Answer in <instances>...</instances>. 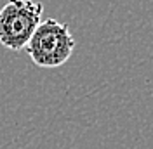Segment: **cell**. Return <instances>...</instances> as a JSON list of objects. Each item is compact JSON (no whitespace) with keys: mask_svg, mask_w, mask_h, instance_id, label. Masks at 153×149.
Returning <instances> with one entry per match:
<instances>
[{"mask_svg":"<svg viewBox=\"0 0 153 149\" xmlns=\"http://www.w3.org/2000/svg\"><path fill=\"white\" fill-rule=\"evenodd\" d=\"M44 5L35 0H9L0 9V44L23 50L42 21Z\"/></svg>","mask_w":153,"mask_h":149,"instance_id":"2","label":"cell"},{"mask_svg":"<svg viewBox=\"0 0 153 149\" xmlns=\"http://www.w3.org/2000/svg\"><path fill=\"white\" fill-rule=\"evenodd\" d=\"M25 49L38 68H59L73 54L75 38L68 24L49 18L40 21Z\"/></svg>","mask_w":153,"mask_h":149,"instance_id":"1","label":"cell"}]
</instances>
